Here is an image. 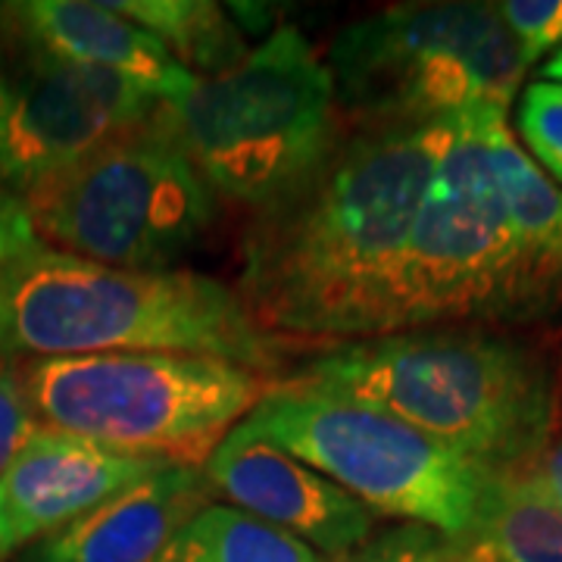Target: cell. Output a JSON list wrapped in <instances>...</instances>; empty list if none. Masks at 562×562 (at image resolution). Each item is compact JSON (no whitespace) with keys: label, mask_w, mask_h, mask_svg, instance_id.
<instances>
[{"label":"cell","mask_w":562,"mask_h":562,"mask_svg":"<svg viewBox=\"0 0 562 562\" xmlns=\"http://www.w3.org/2000/svg\"><path fill=\"white\" fill-rule=\"evenodd\" d=\"M457 116L344 132L310 179L254 213L235 291L260 331L328 347L375 335L387 279Z\"/></svg>","instance_id":"6da1fadb"},{"label":"cell","mask_w":562,"mask_h":562,"mask_svg":"<svg viewBox=\"0 0 562 562\" xmlns=\"http://www.w3.org/2000/svg\"><path fill=\"white\" fill-rule=\"evenodd\" d=\"M279 384L372 406L494 475L528 469L553 428L547 362L484 325L331 344Z\"/></svg>","instance_id":"7a4b0ae2"},{"label":"cell","mask_w":562,"mask_h":562,"mask_svg":"<svg viewBox=\"0 0 562 562\" xmlns=\"http://www.w3.org/2000/svg\"><path fill=\"white\" fill-rule=\"evenodd\" d=\"M181 353L279 369L284 347L225 281L191 269L128 272L41 244L0 272V357Z\"/></svg>","instance_id":"3957f363"},{"label":"cell","mask_w":562,"mask_h":562,"mask_svg":"<svg viewBox=\"0 0 562 562\" xmlns=\"http://www.w3.org/2000/svg\"><path fill=\"white\" fill-rule=\"evenodd\" d=\"M501 113L472 106L457 116L453 138L387 279L375 335L535 322L522 244L491 157V122Z\"/></svg>","instance_id":"277c9868"},{"label":"cell","mask_w":562,"mask_h":562,"mask_svg":"<svg viewBox=\"0 0 562 562\" xmlns=\"http://www.w3.org/2000/svg\"><path fill=\"white\" fill-rule=\"evenodd\" d=\"M166 106L216 201L254 213L310 179L344 135L331 72L294 25Z\"/></svg>","instance_id":"5b68a950"},{"label":"cell","mask_w":562,"mask_h":562,"mask_svg":"<svg viewBox=\"0 0 562 562\" xmlns=\"http://www.w3.org/2000/svg\"><path fill=\"white\" fill-rule=\"evenodd\" d=\"M20 366L41 425L191 469L206 465L272 384L247 366L181 353H91Z\"/></svg>","instance_id":"8992f818"},{"label":"cell","mask_w":562,"mask_h":562,"mask_svg":"<svg viewBox=\"0 0 562 562\" xmlns=\"http://www.w3.org/2000/svg\"><path fill=\"white\" fill-rule=\"evenodd\" d=\"M353 128L425 125L472 106L509 110L525 72L497 3H401L341 29L328 47Z\"/></svg>","instance_id":"52a82bcc"},{"label":"cell","mask_w":562,"mask_h":562,"mask_svg":"<svg viewBox=\"0 0 562 562\" xmlns=\"http://www.w3.org/2000/svg\"><path fill=\"white\" fill-rule=\"evenodd\" d=\"M22 201L41 244L128 272L169 269L216 220V194L188 157L166 103Z\"/></svg>","instance_id":"ba28073f"},{"label":"cell","mask_w":562,"mask_h":562,"mask_svg":"<svg viewBox=\"0 0 562 562\" xmlns=\"http://www.w3.org/2000/svg\"><path fill=\"white\" fill-rule=\"evenodd\" d=\"M244 425L372 513L469 543L494 472L372 406L272 382Z\"/></svg>","instance_id":"9c48e42d"},{"label":"cell","mask_w":562,"mask_h":562,"mask_svg":"<svg viewBox=\"0 0 562 562\" xmlns=\"http://www.w3.org/2000/svg\"><path fill=\"white\" fill-rule=\"evenodd\" d=\"M10 76V113L0 147V184L29 194L110 140L140 128L162 101L120 72L25 50Z\"/></svg>","instance_id":"30bf717a"},{"label":"cell","mask_w":562,"mask_h":562,"mask_svg":"<svg viewBox=\"0 0 562 562\" xmlns=\"http://www.w3.org/2000/svg\"><path fill=\"white\" fill-rule=\"evenodd\" d=\"M203 475L235 509L297 538L328 562H344L375 531L369 506L244 422L213 450Z\"/></svg>","instance_id":"8fae6325"},{"label":"cell","mask_w":562,"mask_h":562,"mask_svg":"<svg viewBox=\"0 0 562 562\" xmlns=\"http://www.w3.org/2000/svg\"><path fill=\"white\" fill-rule=\"evenodd\" d=\"M169 462L110 450L50 425L16 453L0 475V562L81 519Z\"/></svg>","instance_id":"7c38bea8"},{"label":"cell","mask_w":562,"mask_h":562,"mask_svg":"<svg viewBox=\"0 0 562 562\" xmlns=\"http://www.w3.org/2000/svg\"><path fill=\"white\" fill-rule=\"evenodd\" d=\"M0 29L22 50L54 60L120 72L162 103L181 101L198 76L188 72L160 41L140 25L88 0H10L0 3Z\"/></svg>","instance_id":"4fadbf2b"},{"label":"cell","mask_w":562,"mask_h":562,"mask_svg":"<svg viewBox=\"0 0 562 562\" xmlns=\"http://www.w3.org/2000/svg\"><path fill=\"white\" fill-rule=\"evenodd\" d=\"M210 494L203 469L166 465L10 562H154Z\"/></svg>","instance_id":"5bb4252c"},{"label":"cell","mask_w":562,"mask_h":562,"mask_svg":"<svg viewBox=\"0 0 562 562\" xmlns=\"http://www.w3.org/2000/svg\"><path fill=\"white\" fill-rule=\"evenodd\" d=\"M491 157L522 244L531 319L562 316V188L528 160L506 125V113L491 122Z\"/></svg>","instance_id":"9a60e30c"},{"label":"cell","mask_w":562,"mask_h":562,"mask_svg":"<svg viewBox=\"0 0 562 562\" xmlns=\"http://www.w3.org/2000/svg\"><path fill=\"white\" fill-rule=\"evenodd\" d=\"M113 13L160 41L198 79L220 76L247 57L241 29L210 0H103Z\"/></svg>","instance_id":"2e32d148"},{"label":"cell","mask_w":562,"mask_h":562,"mask_svg":"<svg viewBox=\"0 0 562 562\" xmlns=\"http://www.w3.org/2000/svg\"><path fill=\"white\" fill-rule=\"evenodd\" d=\"M497 562H562V506L525 472L494 475L475 538Z\"/></svg>","instance_id":"e0dca14e"},{"label":"cell","mask_w":562,"mask_h":562,"mask_svg":"<svg viewBox=\"0 0 562 562\" xmlns=\"http://www.w3.org/2000/svg\"><path fill=\"white\" fill-rule=\"evenodd\" d=\"M154 562H328L313 547L250 513L206 503L172 535Z\"/></svg>","instance_id":"ac0fdd59"},{"label":"cell","mask_w":562,"mask_h":562,"mask_svg":"<svg viewBox=\"0 0 562 562\" xmlns=\"http://www.w3.org/2000/svg\"><path fill=\"white\" fill-rule=\"evenodd\" d=\"M516 128L525 140L528 160L562 188V85L531 81L519 98Z\"/></svg>","instance_id":"d6986e66"},{"label":"cell","mask_w":562,"mask_h":562,"mask_svg":"<svg viewBox=\"0 0 562 562\" xmlns=\"http://www.w3.org/2000/svg\"><path fill=\"white\" fill-rule=\"evenodd\" d=\"M462 547L428 525L401 522L372 531L344 562H453Z\"/></svg>","instance_id":"ffe728a7"},{"label":"cell","mask_w":562,"mask_h":562,"mask_svg":"<svg viewBox=\"0 0 562 562\" xmlns=\"http://www.w3.org/2000/svg\"><path fill=\"white\" fill-rule=\"evenodd\" d=\"M503 25L519 41L528 66L562 41V0H506L497 3Z\"/></svg>","instance_id":"44dd1931"},{"label":"cell","mask_w":562,"mask_h":562,"mask_svg":"<svg viewBox=\"0 0 562 562\" xmlns=\"http://www.w3.org/2000/svg\"><path fill=\"white\" fill-rule=\"evenodd\" d=\"M38 416L22 384V366L0 357V475L38 431Z\"/></svg>","instance_id":"7402d4cb"},{"label":"cell","mask_w":562,"mask_h":562,"mask_svg":"<svg viewBox=\"0 0 562 562\" xmlns=\"http://www.w3.org/2000/svg\"><path fill=\"white\" fill-rule=\"evenodd\" d=\"M38 247L41 238L25 210V201L7 184H0V272Z\"/></svg>","instance_id":"603a6c76"},{"label":"cell","mask_w":562,"mask_h":562,"mask_svg":"<svg viewBox=\"0 0 562 562\" xmlns=\"http://www.w3.org/2000/svg\"><path fill=\"white\" fill-rule=\"evenodd\" d=\"M522 472L541 487L550 501L562 506V438L560 441L547 443L541 457L531 462L528 469H522Z\"/></svg>","instance_id":"cb8c5ba5"},{"label":"cell","mask_w":562,"mask_h":562,"mask_svg":"<svg viewBox=\"0 0 562 562\" xmlns=\"http://www.w3.org/2000/svg\"><path fill=\"white\" fill-rule=\"evenodd\" d=\"M7 113H10V76L0 60V147H3V132H7Z\"/></svg>","instance_id":"d4e9b609"},{"label":"cell","mask_w":562,"mask_h":562,"mask_svg":"<svg viewBox=\"0 0 562 562\" xmlns=\"http://www.w3.org/2000/svg\"><path fill=\"white\" fill-rule=\"evenodd\" d=\"M453 562H497V560L484 550L482 543H465V547L460 550V557H457Z\"/></svg>","instance_id":"484cf974"},{"label":"cell","mask_w":562,"mask_h":562,"mask_svg":"<svg viewBox=\"0 0 562 562\" xmlns=\"http://www.w3.org/2000/svg\"><path fill=\"white\" fill-rule=\"evenodd\" d=\"M541 72L547 76V81H560L562 85V47L553 54V57H550V60L543 63Z\"/></svg>","instance_id":"4316f807"}]
</instances>
